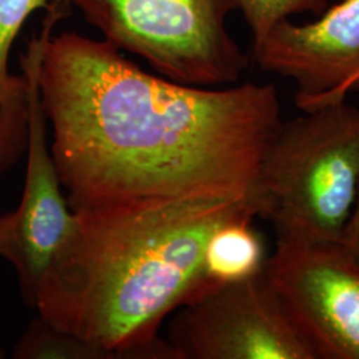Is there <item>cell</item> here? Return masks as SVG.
<instances>
[{
    "label": "cell",
    "instance_id": "cell-9",
    "mask_svg": "<svg viewBox=\"0 0 359 359\" xmlns=\"http://www.w3.org/2000/svg\"><path fill=\"white\" fill-rule=\"evenodd\" d=\"M253 219L233 218L210 234L204 250V273L213 289L248 280L265 268V248L252 226Z\"/></svg>",
    "mask_w": 359,
    "mask_h": 359
},
{
    "label": "cell",
    "instance_id": "cell-10",
    "mask_svg": "<svg viewBox=\"0 0 359 359\" xmlns=\"http://www.w3.org/2000/svg\"><path fill=\"white\" fill-rule=\"evenodd\" d=\"M16 359H117L115 353L65 333L38 314L13 347Z\"/></svg>",
    "mask_w": 359,
    "mask_h": 359
},
{
    "label": "cell",
    "instance_id": "cell-6",
    "mask_svg": "<svg viewBox=\"0 0 359 359\" xmlns=\"http://www.w3.org/2000/svg\"><path fill=\"white\" fill-rule=\"evenodd\" d=\"M167 341L179 359H317L264 270L177 309Z\"/></svg>",
    "mask_w": 359,
    "mask_h": 359
},
{
    "label": "cell",
    "instance_id": "cell-11",
    "mask_svg": "<svg viewBox=\"0 0 359 359\" xmlns=\"http://www.w3.org/2000/svg\"><path fill=\"white\" fill-rule=\"evenodd\" d=\"M28 105L26 77L13 75L6 96L0 100V175L13 167L26 149Z\"/></svg>",
    "mask_w": 359,
    "mask_h": 359
},
{
    "label": "cell",
    "instance_id": "cell-4",
    "mask_svg": "<svg viewBox=\"0 0 359 359\" xmlns=\"http://www.w3.org/2000/svg\"><path fill=\"white\" fill-rule=\"evenodd\" d=\"M104 40L187 86L240 80L248 59L228 28L236 0H63Z\"/></svg>",
    "mask_w": 359,
    "mask_h": 359
},
{
    "label": "cell",
    "instance_id": "cell-14",
    "mask_svg": "<svg viewBox=\"0 0 359 359\" xmlns=\"http://www.w3.org/2000/svg\"><path fill=\"white\" fill-rule=\"evenodd\" d=\"M339 244L359 258V182L353 210L347 219Z\"/></svg>",
    "mask_w": 359,
    "mask_h": 359
},
{
    "label": "cell",
    "instance_id": "cell-1",
    "mask_svg": "<svg viewBox=\"0 0 359 359\" xmlns=\"http://www.w3.org/2000/svg\"><path fill=\"white\" fill-rule=\"evenodd\" d=\"M38 83L74 213L225 200L261 217L262 161L283 124L273 84H181L76 32L48 38Z\"/></svg>",
    "mask_w": 359,
    "mask_h": 359
},
{
    "label": "cell",
    "instance_id": "cell-8",
    "mask_svg": "<svg viewBox=\"0 0 359 359\" xmlns=\"http://www.w3.org/2000/svg\"><path fill=\"white\" fill-rule=\"evenodd\" d=\"M258 65L297 86L306 112L359 90V0H342L316 22L283 20L253 48Z\"/></svg>",
    "mask_w": 359,
    "mask_h": 359
},
{
    "label": "cell",
    "instance_id": "cell-13",
    "mask_svg": "<svg viewBox=\"0 0 359 359\" xmlns=\"http://www.w3.org/2000/svg\"><path fill=\"white\" fill-rule=\"evenodd\" d=\"M50 0H0V100L11 86L13 75L8 69L13 41L28 18L38 11H48Z\"/></svg>",
    "mask_w": 359,
    "mask_h": 359
},
{
    "label": "cell",
    "instance_id": "cell-3",
    "mask_svg": "<svg viewBox=\"0 0 359 359\" xmlns=\"http://www.w3.org/2000/svg\"><path fill=\"white\" fill-rule=\"evenodd\" d=\"M359 182V108L327 104L283 121L265 154L261 217L280 240L339 243Z\"/></svg>",
    "mask_w": 359,
    "mask_h": 359
},
{
    "label": "cell",
    "instance_id": "cell-2",
    "mask_svg": "<svg viewBox=\"0 0 359 359\" xmlns=\"http://www.w3.org/2000/svg\"><path fill=\"white\" fill-rule=\"evenodd\" d=\"M237 217H259V209L200 200L75 213L39 283L35 309L117 359H179L158 335L161 323L213 290L204 273L206 243Z\"/></svg>",
    "mask_w": 359,
    "mask_h": 359
},
{
    "label": "cell",
    "instance_id": "cell-7",
    "mask_svg": "<svg viewBox=\"0 0 359 359\" xmlns=\"http://www.w3.org/2000/svg\"><path fill=\"white\" fill-rule=\"evenodd\" d=\"M264 271L317 359H359V258L339 243L277 240Z\"/></svg>",
    "mask_w": 359,
    "mask_h": 359
},
{
    "label": "cell",
    "instance_id": "cell-12",
    "mask_svg": "<svg viewBox=\"0 0 359 359\" xmlns=\"http://www.w3.org/2000/svg\"><path fill=\"white\" fill-rule=\"evenodd\" d=\"M237 10L244 15L245 22L257 47L270 29L290 16L309 11H320L326 0H236Z\"/></svg>",
    "mask_w": 359,
    "mask_h": 359
},
{
    "label": "cell",
    "instance_id": "cell-5",
    "mask_svg": "<svg viewBox=\"0 0 359 359\" xmlns=\"http://www.w3.org/2000/svg\"><path fill=\"white\" fill-rule=\"evenodd\" d=\"M69 11L62 0H53L40 32L32 36L22 55L28 105L26 181L18 208L0 216V257L13 264L20 293L29 308H35L39 283L75 225V213L68 205L48 145V123L38 83L46 43Z\"/></svg>",
    "mask_w": 359,
    "mask_h": 359
}]
</instances>
